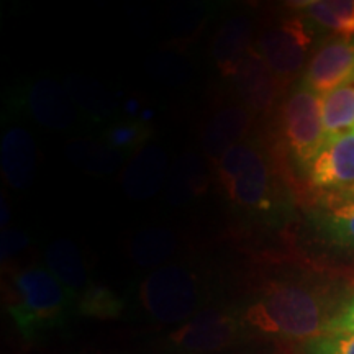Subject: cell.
Returning a JSON list of instances; mask_svg holds the SVG:
<instances>
[{"label": "cell", "instance_id": "cell-1", "mask_svg": "<svg viewBox=\"0 0 354 354\" xmlns=\"http://www.w3.org/2000/svg\"><path fill=\"white\" fill-rule=\"evenodd\" d=\"M338 310L330 292L323 287L282 279L264 287L248 307L243 323L264 335L308 342L326 333Z\"/></svg>", "mask_w": 354, "mask_h": 354}, {"label": "cell", "instance_id": "cell-2", "mask_svg": "<svg viewBox=\"0 0 354 354\" xmlns=\"http://www.w3.org/2000/svg\"><path fill=\"white\" fill-rule=\"evenodd\" d=\"M17 302L8 308L26 339L55 328L66 320L76 295L44 268H26L13 277Z\"/></svg>", "mask_w": 354, "mask_h": 354}, {"label": "cell", "instance_id": "cell-3", "mask_svg": "<svg viewBox=\"0 0 354 354\" xmlns=\"http://www.w3.org/2000/svg\"><path fill=\"white\" fill-rule=\"evenodd\" d=\"M216 172L230 201L251 210H269L274 203L271 162L254 141L234 145L218 159Z\"/></svg>", "mask_w": 354, "mask_h": 354}, {"label": "cell", "instance_id": "cell-4", "mask_svg": "<svg viewBox=\"0 0 354 354\" xmlns=\"http://www.w3.org/2000/svg\"><path fill=\"white\" fill-rule=\"evenodd\" d=\"M141 307L162 325L187 322L198 313L203 287L198 276L180 264H167L145 277L138 290Z\"/></svg>", "mask_w": 354, "mask_h": 354}, {"label": "cell", "instance_id": "cell-5", "mask_svg": "<svg viewBox=\"0 0 354 354\" xmlns=\"http://www.w3.org/2000/svg\"><path fill=\"white\" fill-rule=\"evenodd\" d=\"M282 127L292 154L299 165L308 166L326 145L323 128L322 95L300 82L282 109Z\"/></svg>", "mask_w": 354, "mask_h": 354}, {"label": "cell", "instance_id": "cell-6", "mask_svg": "<svg viewBox=\"0 0 354 354\" xmlns=\"http://www.w3.org/2000/svg\"><path fill=\"white\" fill-rule=\"evenodd\" d=\"M312 43L313 33L307 21L290 17L264 30L259 37L258 51L279 81L284 84L307 68Z\"/></svg>", "mask_w": 354, "mask_h": 354}, {"label": "cell", "instance_id": "cell-7", "mask_svg": "<svg viewBox=\"0 0 354 354\" xmlns=\"http://www.w3.org/2000/svg\"><path fill=\"white\" fill-rule=\"evenodd\" d=\"M243 325L230 312L218 308L201 310L169 335L177 354H209L232 346L241 338Z\"/></svg>", "mask_w": 354, "mask_h": 354}, {"label": "cell", "instance_id": "cell-8", "mask_svg": "<svg viewBox=\"0 0 354 354\" xmlns=\"http://www.w3.org/2000/svg\"><path fill=\"white\" fill-rule=\"evenodd\" d=\"M232 81L245 107L254 113L269 112L282 91V82L254 46L250 48L238 64Z\"/></svg>", "mask_w": 354, "mask_h": 354}, {"label": "cell", "instance_id": "cell-9", "mask_svg": "<svg viewBox=\"0 0 354 354\" xmlns=\"http://www.w3.org/2000/svg\"><path fill=\"white\" fill-rule=\"evenodd\" d=\"M354 77V38L325 43L305 68L302 84L318 95H325Z\"/></svg>", "mask_w": 354, "mask_h": 354}, {"label": "cell", "instance_id": "cell-10", "mask_svg": "<svg viewBox=\"0 0 354 354\" xmlns=\"http://www.w3.org/2000/svg\"><path fill=\"white\" fill-rule=\"evenodd\" d=\"M308 167V180L323 190H354V131L326 141Z\"/></svg>", "mask_w": 354, "mask_h": 354}, {"label": "cell", "instance_id": "cell-11", "mask_svg": "<svg viewBox=\"0 0 354 354\" xmlns=\"http://www.w3.org/2000/svg\"><path fill=\"white\" fill-rule=\"evenodd\" d=\"M0 165L12 189L25 190L32 185L37 172V145L25 128L12 127L3 133Z\"/></svg>", "mask_w": 354, "mask_h": 354}, {"label": "cell", "instance_id": "cell-12", "mask_svg": "<svg viewBox=\"0 0 354 354\" xmlns=\"http://www.w3.org/2000/svg\"><path fill=\"white\" fill-rule=\"evenodd\" d=\"M167 158L165 149L149 145L136 151L123 174V189L127 196L136 201L156 196L166 179Z\"/></svg>", "mask_w": 354, "mask_h": 354}, {"label": "cell", "instance_id": "cell-13", "mask_svg": "<svg viewBox=\"0 0 354 354\" xmlns=\"http://www.w3.org/2000/svg\"><path fill=\"white\" fill-rule=\"evenodd\" d=\"M30 112L39 125L66 130L76 123V109L69 92L51 79L35 82L28 92Z\"/></svg>", "mask_w": 354, "mask_h": 354}, {"label": "cell", "instance_id": "cell-14", "mask_svg": "<svg viewBox=\"0 0 354 354\" xmlns=\"http://www.w3.org/2000/svg\"><path fill=\"white\" fill-rule=\"evenodd\" d=\"M251 128V112L241 105H230L216 112L210 118L202 135V146L207 156L218 159L241 143V138Z\"/></svg>", "mask_w": 354, "mask_h": 354}, {"label": "cell", "instance_id": "cell-15", "mask_svg": "<svg viewBox=\"0 0 354 354\" xmlns=\"http://www.w3.org/2000/svg\"><path fill=\"white\" fill-rule=\"evenodd\" d=\"M46 263L48 269L74 295L79 294V297H81L84 292L91 287L87 268L86 263H84V256L73 241H53L46 250Z\"/></svg>", "mask_w": 354, "mask_h": 354}, {"label": "cell", "instance_id": "cell-16", "mask_svg": "<svg viewBox=\"0 0 354 354\" xmlns=\"http://www.w3.org/2000/svg\"><path fill=\"white\" fill-rule=\"evenodd\" d=\"M251 26L250 20L238 17L228 20L216 33L214 43V57L223 76L232 77L238 64L251 48Z\"/></svg>", "mask_w": 354, "mask_h": 354}, {"label": "cell", "instance_id": "cell-17", "mask_svg": "<svg viewBox=\"0 0 354 354\" xmlns=\"http://www.w3.org/2000/svg\"><path fill=\"white\" fill-rule=\"evenodd\" d=\"M295 6L322 28L342 38H354V0H308Z\"/></svg>", "mask_w": 354, "mask_h": 354}, {"label": "cell", "instance_id": "cell-18", "mask_svg": "<svg viewBox=\"0 0 354 354\" xmlns=\"http://www.w3.org/2000/svg\"><path fill=\"white\" fill-rule=\"evenodd\" d=\"M322 117L328 141L354 131V77L323 95Z\"/></svg>", "mask_w": 354, "mask_h": 354}, {"label": "cell", "instance_id": "cell-19", "mask_svg": "<svg viewBox=\"0 0 354 354\" xmlns=\"http://www.w3.org/2000/svg\"><path fill=\"white\" fill-rule=\"evenodd\" d=\"M207 180L209 177L202 159L196 154H185L180 158L179 165L172 169L167 185V197L172 205H184L192 202L197 196L205 192Z\"/></svg>", "mask_w": 354, "mask_h": 354}, {"label": "cell", "instance_id": "cell-20", "mask_svg": "<svg viewBox=\"0 0 354 354\" xmlns=\"http://www.w3.org/2000/svg\"><path fill=\"white\" fill-rule=\"evenodd\" d=\"M68 156L74 166L92 176H109L120 167L122 153L112 146L92 140L73 141L68 146Z\"/></svg>", "mask_w": 354, "mask_h": 354}, {"label": "cell", "instance_id": "cell-21", "mask_svg": "<svg viewBox=\"0 0 354 354\" xmlns=\"http://www.w3.org/2000/svg\"><path fill=\"white\" fill-rule=\"evenodd\" d=\"M177 248L176 234L167 228H148L135 234L130 245V254L143 268L165 264Z\"/></svg>", "mask_w": 354, "mask_h": 354}, {"label": "cell", "instance_id": "cell-22", "mask_svg": "<svg viewBox=\"0 0 354 354\" xmlns=\"http://www.w3.org/2000/svg\"><path fill=\"white\" fill-rule=\"evenodd\" d=\"M323 233L336 245L354 250V198L326 203L318 215Z\"/></svg>", "mask_w": 354, "mask_h": 354}, {"label": "cell", "instance_id": "cell-23", "mask_svg": "<svg viewBox=\"0 0 354 354\" xmlns=\"http://www.w3.org/2000/svg\"><path fill=\"white\" fill-rule=\"evenodd\" d=\"M66 91L69 92L74 104L99 120L113 115L117 109V100L104 87H100L97 82L88 81V79L77 76L69 77Z\"/></svg>", "mask_w": 354, "mask_h": 354}, {"label": "cell", "instance_id": "cell-24", "mask_svg": "<svg viewBox=\"0 0 354 354\" xmlns=\"http://www.w3.org/2000/svg\"><path fill=\"white\" fill-rule=\"evenodd\" d=\"M77 308L84 315L110 318L122 312V300L104 287L91 286L77 299Z\"/></svg>", "mask_w": 354, "mask_h": 354}, {"label": "cell", "instance_id": "cell-25", "mask_svg": "<svg viewBox=\"0 0 354 354\" xmlns=\"http://www.w3.org/2000/svg\"><path fill=\"white\" fill-rule=\"evenodd\" d=\"M302 351L304 354H354V331L323 333L305 342Z\"/></svg>", "mask_w": 354, "mask_h": 354}, {"label": "cell", "instance_id": "cell-26", "mask_svg": "<svg viewBox=\"0 0 354 354\" xmlns=\"http://www.w3.org/2000/svg\"><path fill=\"white\" fill-rule=\"evenodd\" d=\"M148 136V125H145V123L141 122H130L110 128L107 135H105V140H107L109 146H112L113 149L122 153L125 151V149L138 148L141 143H145Z\"/></svg>", "mask_w": 354, "mask_h": 354}, {"label": "cell", "instance_id": "cell-27", "mask_svg": "<svg viewBox=\"0 0 354 354\" xmlns=\"http://www.w3.org/2000/svg\"><path fill=\"white\" fill-rule=\"evenodd\" d=\"M339 331H354V295L339 307L326 328V333H339Z\"/></svg>", "mask_w": 354, "mask_h": 354}, {"label": "cell", "instance_id": "cell-28", "mask_svg": "<svg viewBox=\"0 0 354 354\" xmlns=\"http://www.w3.org/2000/svg\"><path fill=\"white\" fill-rule=\"evenodd\" d=\"M28 236L21 230H7L2 233V259L12 258L28 246Z\"/></svg>", "mask_w": 354, "mask_h": 354}, {"label": "cell", "instance_id": "cell-29", "mask_svg": "<svg viewBox=\"0 0 354 354\" xmlns=\"http://www.w3.org/2000/svg\"><path fill=\"white\" fill-rule=\"evenodd\" d=\"M353 194H354V190H353Z\"/></svg>", "mask_w": 354, "mask_h": 354}]
</instances>
